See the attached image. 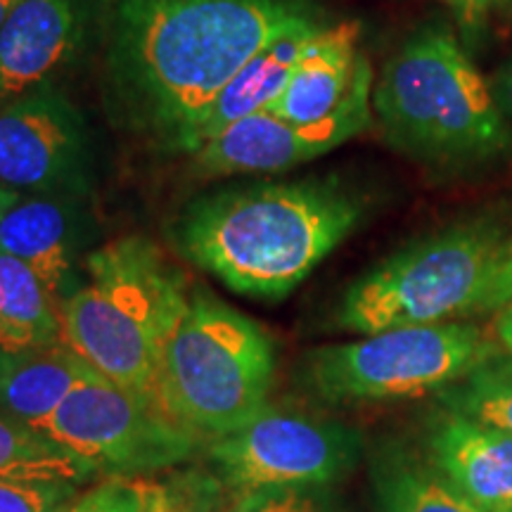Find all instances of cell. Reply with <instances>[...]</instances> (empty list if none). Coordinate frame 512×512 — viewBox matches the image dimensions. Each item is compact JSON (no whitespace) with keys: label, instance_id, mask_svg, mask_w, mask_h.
<instances>
[{"label":"cell","instance_id":"17","mask_svg":"<svg viewBox=\"0 0 512 512\" xmlns=\"http://www.w3.org/2000/svg\"><path fill=\"white\" fill-rule=\"evenodd\" d=\"M64 344L50 349H0V411L38 427L91 373Z\"/></svg>","mask_w":512,"mask_h":512},{"label":"cell","instance_id":"5","mask_svg":"<svg viewBox=\"0 0 512 512\" xmlns=\"http://www.w3.org/2000/svg\"><path fill=\"white\" fill-rule=\"evenodd\" d=\"M273 373V342L261 325L207 290H190L159 370L166 413L200 437H223L268 406Z\"/></svg>","mask_w":512,"mask_h":512},{"label":"cell","instance_id":"20","mask_svg":"<svg viewBox=\"0 0 512 512\" xmlns=\"http://www.w3.org/2000/svg\"><path fill=\"white\" fill-rule=\"evenodd\" d=\"M98 477L95 467L31 427L0 411V482L86 484Z\"/></svg>","mask_w":512,"mask_h":512},{"label":"cell","instance_id":"10","mask_svg":"<svg viewBox=\"0 0 512 512\" xmlns=\"http://www.w3.org/2000/svg\"><path fill=\"white\" fill-rule=\"evenodd\" d=\"M373 121V72L366 57L347 100L316 124H292L271 112L228 126L226 131L192 152L204 176L278 174L328 155L330 150L366 131Z\"/></svg>","mask_w":512,"mask_h":512},{"label":"cell","instance_id":"6","mask_svg":"<svg viewBox=\"0 0 512 512\" xmlns=\"http://www.w3.org/2000/svg\"><path fill=\"white\" fill-rule=\"evenodd\" d=\"M501 245V228L491 221L460 223L415 240L349 287L337 325L366 337L470 316Z\"/></svg>","mask_w":512,"mask_h":512},{"label":"cell","instance_id":"3","mask_svg":"<svg viewBox=\"0 0 512 512\" xmlns=\"http://www.w3.org/2000/svg\"><path fill=\"white\" fill-rule=\"evenodd\" d=\"M86 280L64 299L62 344L95 373L155 403L166 342L188 304L185 275L145 238H119L83 259Z\"/></svg>","mask_w":512,"mask_h":512},{"label":"cell","instance_id":"14","mask_svg":"<svg viewBox=\"0 0 512 512\" xmlns=\"http://www.w3.org/2000/svg\"><path fill=\"white\" fill-rule=\"evenodd\" d=\"M430 463L484 512H512V434L451 413L427 434Z\"/></svg>","mask_w":512,"mask_h":512},{"label":"cell","instance_id":"23","mask_svg":"<svg viewBox=\"0 0 512 512\" xmlns=\"http://www.w3.org/2000/svg\"><path fill=\"white\" fill-rule=\"evenodd\" d=\"M223 512H339L325 486H280L238 496Z\"/></svg>","mask_w":512,"mask_h":512},{"label":"cell","instance_id":"26","mask_svg":"<svg viewBox=\"0 0 512 512\" xmlns=\"http://www.w3.org/2000/svg\"><path fill=\"white\" fill-rule=\"evenodd\" d=\"M489 88L505 126H508V131L512 133V62L503 64V67L491 76Z\"/></svg>","mask_w":512,"mask_h":512},{"label":"cell","instance_id":"15","mask_svg":"<svg viewBox=\"0 0 512 512\" xmlns=\"http://www.w3.org/2000/svg\"><path fill=\"white\" fill-rule=\"evenodd\" d=\"M356 22L320 27L299 57L285 93L268 112L292 124H316L347 100L363 57Z\"/></svg>","mask_w":512,"mask_h":512},{"label":"cell","instance_id":"28","mask_svg":"<svg viewBox=\"0 0 512 512\" xmlns=\"http://www.w3.org/2000/svg\"><path fill=\"white\" fill-rule=\"evenodd\" d=\"M451 3L463 12L465 19H477L494 0H451Z\"/></svg>","mask_w":512,"mask_h":512},{"label":"cell","instance_id":"19","mask_svg":"<svg viewBox=\"0 0 512 512\" xmlns=\"http://www.w3.org/2000/svg\"><path fill=\"white\" fill-rule=\"evenodd\" d=\"M377 512H484L441 477L432 463L387 451L373 465Z\"/></svg>","mask_w":512,"mask_h":512},{"label":"cell","instance_id":"30","mask_svg":"<svg viewBox=\"0 0 512 512\" xmlns=\"http://www.w3.org/2000/svg\"><path fill=\"white\" fill-rule=\"evenodd\" d=\"M17 3H19V0H0V27H3L5 19L10 17V12L15 10Z\"/></svg>","mask_w":512,"mask_h":512},{"label":"cell","instance_id":"25","mask_svg":"<svg viewBox=\"0 0 512 512\" xmlns=\"http://www.w3.org/2000/svg\"><path fill=\"white\" fill-rule=\"evenodd\" d=\"M510 299H512V238L503 240V245L498 247L472 313L501 311Z\"/></svg>","mask_w":512,"mask_h":512},{"label":"cell","instance_id":"7","mask_svg":"<svg viewBox=\"0 0 512 512\" xmlns=\"http://www.w3.org/2000/svg\"><path fill=\"white\" fill-rule=\"evenodd\" d=\"M489 354L484 332L472 323L413 325L311 351L306 382L332 403L415 399L463 380Z\"/></svg>","mask_w":512,"mask_h":512},{"label":"cell","instance_id":"9","mask_svg":"<svg viewBox=\"0 0 512 512\" xmlns=\"http://www.w3.org/2000/svg\"><path fill=\"white\" fill-rule=\"evenodd\" d=\"M361 446V434L347 425L266 406L211 441L207 456L216 479L245 496L280 486H328L358 463Z\"/></svg>","mask_w":512,"mask_h":512},{"label":"cell","instance_id":"11","mask_svg":"<svg viewBox=\"0 0 512 512\" xmlns=\"http://www.w3.org/2000/svg\"><path fill=\"white\" fill-rule=\"evenodd\" d=\"M86 157L79 112L50 86L0 107V185L8 190L81 195L88 188Z\"/></svg>","mask_w":512,"mask_h":512},{"label":"cell","instance_id":"24","mask_svg":"<svg viewBox=\"0 0 512 512\" xmlns=\"http://www.w3.org/2000/svg\"><path fill=\"white\" fill-rule=\"evenodd\" d=\"M76 496L69 482H0V512H62Z\"/></svg>","mask_w":512,"mask_h":512},{"label":"cell","instance_id":"8","mask_svg":"<svg viewBox=\"0 0 512 512\" xmlns=\"http://www.w3.org/2000/svg\"><path fill=\"white\" fill-rule=\"evenodd\" d=\"M88 460L98 475L138 477L188 460L197 437L155 403L91 370L36 427Z\"/></svg>","mask_w":512,"mask_h":512},{"label":"cell","instance_id":"29","mask_svg":"<svg viewBox=\"0 0 512 512\" xmlns=\"http://www.w3.org/2000/svg\"><path fill=\"white\" fill-rule=\"evenodd\" d=\"M19 197H22V195H19V192L8 190V188H5V185H0V221H3V216L8 214L10 207L19 200Z\"/></svg>","mask_w":512,"mask_h":512},{"label":"cell","instance_id":"22","mask_svg":"<svg viewBox=\"0 0 512 512\" xmlns=\"http://www.w3.org/2000/svg\"><path fill=\"white\" fill-rule=\"evenodd\" d=\"M164 489L138 477H105L83 491L62 512H157Z\"/></svg>","mask_w":512,"mask_h":512},{"label":"cell","instance_id":"2","mask_svg":"<svg viewBox=\"0 0 512 512\" xmlns=\"http://www.w3.org/2000/svg\"><path fill=\"white\" fill-rule=\"evenodd\" d=\"M358 219L361 204L332 181L254 183L188 204L176 223V245L233 292L283 299Z\"/></svg>","mask_w":512,"mask_h":512},{"label":"cell","instance_id":"27","mask_svg":"<svg viewBox=\"0 0 512 512\" xmlns=\"http://www.w3.org/2000/svg\"><path fill=\"white\" fill-rule=\"evenodd\" d=\"M494 332H496L498 344H501L505 354L512 358V299L503 306L501 311H498Z\"/></svg>","mask_w":512,"mask_h":512},{"label":"cell","instance_id":"1","mask_svg":"<svg viewBox=\"0 0 512 512\" xmlns=\"http://www.w3.org/2000/svg\"><path fill=\"white\" fill-rule=\"evenodd\" d=\"M311 19L299 0H114L110 72L131 117L190 152L230 79Z\"/></svg>","mask_w":512,"mask_h":512},{"label":"cell","instance_id":"16","mask_svg":"<svg viewBox=\"0 0 512 512\" xmlns=\"http://www.w3.org/2000/svg\"><path fill=\"white\" fill-rule=\"evenodd\" d=\"M320 29L318 19L302 24V27L287 31L285 36L275 38L271 46L254 55L238 74L230 79L216 98L211 110L204 117L202 126L197 128L192 150H200L204 143L226 131L228 126L252 117L256 112H268L273 102L285 93L287 83L292 79L299 57L309 46V41Z\"/></svg>","mask_w":512,"mask_h":512},{"label":"cell","instance_id":"18","mask_svg":"<svg viewBox=\"0 0 512 512\" xmlns=\"http://www.w3.org/2000/svg\"><path fill=\"white\" fill-rule=\"evenodd\" d=\"M62 344V311L41 278L0 252V349L29 351Z\"/></svg>","mask_w":512,"mask_h":512},{"label":"cell","instance_id":"21","mask_svg":"<svg viewBox=\"0 0 512 512\" xmlns=\"http://www.w3.org/2000/svg\"><path fill=\"white\" fill-rule=\"evenodd\" d=\"M441 403L451 413L512 434V358L484 361L463 380L446 387Z\"/></svg>","mask_w":512,"mask_h":512},{"label":"cell","instance_id":"13","mask_svg":"<svg viewBox=\"0 0 512 512\" xmlns=\"http://www.w3.org/2000/svg\"><path fill=\"white\" fill-rule=\"evenodd\" d=\"M86 219L74 197H19L0 221V252L27 264L62 306L79 287Z\"/></svg>","mask_w":512,"mask_h":512},{"label":"cell","instance_id":"4","mask_svg":"<svg viewBox=\"0 0 512 512\" xmlns=\"http://www.w3.org/2000/svg\"><path fill=\"white\" fill-rule=\"evenodd\" d=\"M373 110L389 143L422 162H479L512 140L489 81L437 27L413 34L389 57Z\"/></svg>","mask_w":512,"mask_h":512},{"label":"cell","instance_id":"31","mask_svg":"<svg viewBox=\"0 0 512 512\" xmlns=\"http://www.w3.org/2000/svg\"><path fill=\"white\" fill-rule=\"evenodd\" d=\"M157 512H169V510H166V501H164L162 505H159V508H157Z\"/></svg>","mask_w":512,"mask_h":512},{"label":"cell","instance_id":"12","mask_svg":"<svg viewBox=\"0 0 512 512\" xmlns=\"http://www.w3.org/2000/svg\"><path fill=\"white\" fill-rule=\"evenodd\" d=\"M81 36L79 0H19L0 27V102L48 88Z\"/></svg>","mask_w":512,"mask_h":512}]
</instances>
